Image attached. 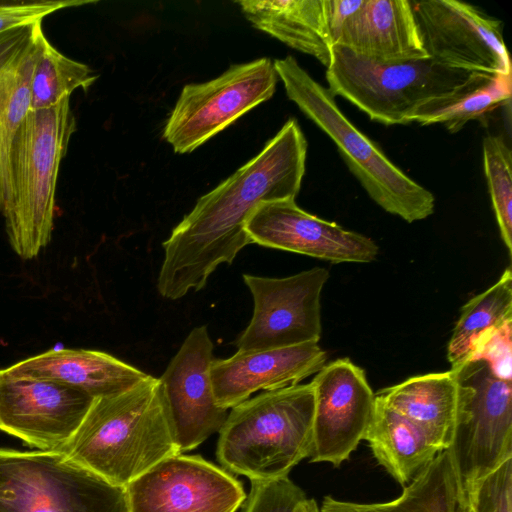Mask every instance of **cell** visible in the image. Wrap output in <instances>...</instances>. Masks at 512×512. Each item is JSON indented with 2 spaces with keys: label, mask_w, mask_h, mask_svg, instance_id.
<instances>
[{
  "label": "cell",
  "mask_w": 512,
  "mask_h": 512,
  "mask_svg": "<svg viewBox=\"0 0 512 512\" xmlns=\"http://www.w3.org/2000/svg\"><path fill=\"white\" fill-rule=\"evenodd\" d=\"M314 391L310 462L334 467L348 460L369 426L374 404L365 372L348 358L324 365L310 382Z\"/></svg>",
  "instance_id": "cell-14"
},
{
  "label": "cell",
  "mask_w": 512,
  "mask_h": 512,
  "mask_svg": "<svg viewBox=\"0 0 512 512\" xmlns=\"http://www.w3.org/2000/svg\"><path fill=\"white\" fill-rule=\"evenodd\" d=\"M278 75L269 58L231 66L204 83L183 87L163 136L176 153H190L255 106L270 99Z\"/></svg>",
  "instance_id": "cell-9"
},
{
  "label": "cell",
  "mask_w": 512,
  "mask_h": 512,
  "mask_svg": "<svg viewBox=\"0 0 512 512\" xmlns=\"http://www.w3.org/2000/svg\"><path fill=\"white\" fill-rule=\"evenodd\" d=\"M362 0H324L332 46L336 44L346 20L360 7Z\"/></svg>",
  "instance_id": "cell-33"
},
{
  "label": "cell",
  "mask_w": 512,
  "mask_h": 512,
  "mask_svg": "<svg viewBox=\"0 0 512 512\" xmlns=\"http://www.w3.org/2000/svg\"><path fill=\"white\" fill-rule=\"evenodd\" d=\"M306 499L304 491L288 476L251 481L242 512H297Z\"/></svg>",
  "instance_id": "cell-29"
},
{
  "label": "cell",
  "mask_w": 512,
  "mask_h": 512,
  "mask_svg": "<svg viewBox=\"0 0 512 512\" xmlns=\"http://www.w3.org/2000/svg\"><path fill=\"white\" fill-rule=\"evenodd\" d=\"M297 512H320L319 506L314 499H306L300 504Z\"/></svg>",
  "instance_id": "cell-34"
},
{
  "label": "cell",
  "mask_w": 512,
  "mask_h": 512,
  "mask_svg": "<svg viewBox=\"0 0 512 512\" xmlns=\"http://www.w3.org/2000/svg\"><path fill=\"white\" fill-rule=\"evenodd\" d=\"M125 491L128 512H236L247 496L224 468L182 453L159 461Z\"/></svg>",
  "instance_id": "cell-12"
},
{
  "label": "cell",
  "mask_w": 512,
  "mask_h": 512,
  "mask_svg": "<svg viewBox=\"0 0 512 512\" xmlns=\"http://www.w3.org/2000/svg\"><path fill=\"white\" fill-rule=\"evenodd\" d=\"M473 512H512V458L470 491Z\"/></svg>",
  "instance_id": "cell-30"
},
{
  "label": "cell",
  "mask_w": 512,
  "mask_h": 512,
  "mask_svg": "<svg viewBox=\"0 0 512 512\" xmlns=\"http://www.w3.org/2000/svg\"><path fill=\"white\" fill-rule=\"evenodd\" d=\"M375 395L419 427L440 452L451 446L458 404L452 369L408 378Z\"/></svg>",
  "instance_id": "cell-21"
},
{
  "label": "cell",
  "mask_w": 512,
  "mask_h": 512,
  "mask_svg": "<svg viewBox=\"0 0 512 512\" xmlns=\"http://www.w3.org/2000/svg\"><path fill=\"white\" fill-rule=\"evenodd\" d=\"M45 34L42 21L0 33V213L10 199V154L31 107V80Z\"/></svg>",
  "instance_id": "cell-18"
},
{
  "label": "cell",
  "mask_w": 512,
  "mask_h": 512,
  "mask_svg": "<svg viewBox=\"0 0 512 512\" xmlns=\"http://www.w3.org/2000/svg\"><path fill=\"white\" fill-rule=\"evenodd\" d=\"M512 323V273L508 267L499 280L471 298L460 311L447 346L451 369L465 362L472 344L484 333Z\"/></svg>",
  "instance_id": "cell-26"
},
{
  "label": "cell",
  "mask_w": 512,
  "mask_h": 512,
  "mask_svg": "<svg viewBox=\"0 0 512 512\" xmlns=\"http://www.w3.org/2000/svg\"><path fill=\"white\" fill-rule=\"evenodd\" d=\"M245 230L252 243L332 263H368L379 252L371 238L304 211L295 199L261 203Z\"/></svg>",
  "instance_id": "cell-16"
},
{
  "label": "cell",
  "mask_w": 512,
  "mask_h": 512,
  "mask_svg": "<svg viewBox=\"0 0 512 512\" xmlns=\"http://www.w3.org/2000/svg\"><path fill=\"white\" fill-rule=\"evenodd\" d=\"M320 512H473L470 494L458 477L448 449L437 456L388 502L356 503L326 496Z\"/></svg>",
  "instance_id": "cell-22"
},
{
  "label": "cell",
  "mask_w": 512,
  "mask_h": 512,
  "mask_svg": "<svg viewBox=\"0 0 512 512\" xmlns=\"http://www.w3.org/2000/svg\"><path fill=\"white\" fill-rule=\"evenodd\" d=\"M307 141L291 118L254 158L200 197L163 243L157 289L177 300L205 287L251 240L245 226L263 202L295 199L305 174Z\"/></svg>",
  "instance_id": "cell-1"
},
{
  "label": "cell",
  "mask_w": 512,
  "mask_h": 512,
  "mask_svg": "<svg viewBox=\"0 0 512 512\" xmlns=\"http://www.w3.org/2000/svg\"><path fill=\"white\" fill-rule=\"evenodd\" d=\"M364 440L378 463L403 486L440 453L419 427L376 395Z\"/></svg>",
  "instance_id": "cell-24"
},
{
  "label": "cell",
  "mask_w": 512,
  "mask_h": 512,
  "mask_svg": "<svg viewBox=\"0 0 512 512\" xmlns=\"http://www.w3.org/2000/svg\"><path fill=\"white\" fill-rule=\"evenodd\" d=\"M314 405L308 383L264 391L234 406L219 431L218 461L250 481L288 476L310 455Z\"/></svg>",
  "instance_id": "cell-4"
},
{
  "label": "cell",
  "mask_w": 512,
  "mask_h": 512,
  "mask_svg": "<svg viewBox=\"0 0 512 512\" xmlns=\"http://www.w3.org/2000/svg\"><path fill=\"white\" fill-rule=\"evenodd\" d=\"M94 0H39L0 2V33L26 26L59 10L93 4Z\"/></svg>",
  "instance_id": "cell-32"
},
{
  "label": "cell",
  "mask_w": 512,
  "mask_h": 512,
  "mask_svg": "<svg viewBox=\"0 0 512 512\" xmlns=\"http://www.w3.org/2000/svg\"><path fill=\"white\" fill-rule=\"evenodd\" d=\"M318 342L257 351L236 352L227 359H214L211 380L217 404L230 409L257 391H272L292 385L315 373L326 362Z\"/></svg>",
  "instance_id": "cell-17"
},
{
  "label": "cell",
  "mask_w": 512,
  "mask_h": 512,
  "mask_svg": "<svg viewBox=\"0 0 512 512\" xmlns=\"http://www.w3.org/2000/svg\"><path fill=\"white\" fill-rule=\"evenodd\" d=\"M454 371L457 421L448 448L463 488L479 481L512 458L511 380L496 376L482 360L462 363Z\"/></svg>",
  "instance_id": "cell-8"
},
{
  "label": "cell",
  "mask_w": 512,
  "mask_h": 512,
  "mask_svg": "<svg viewBox=\"0 0 512 512\" xmlns=\"http://www.w3.org/2000/svg\"><path fill=\"white\" fill-rule=\"evenodd\" d=\"M336 44L378 62L428 57L409 0H362Z\"/></svg>",
  "instance_id": "cell-20"
},
{
  "label": "cell",
  "mask_w": 512,
  "mask_h": 512,
  "mask_svg": "<svg viewBox=\"0 0 512 512\" xmlns=\"http://www.w3.org/2000/svg\"><path fill=\"white\" fill-rule=\"evenodd\" d=\"M93 400L60 383L0 370V430L42 451L62 452Z\"/></svg>",
  "instance_id": "cell-15"
},
{
  "label": "cell",
  "mask_w": 512,
  "mask_h": 512,
  "mask_svg": "<svg viewBox=\"0 0 512 512\" xmlns=\"http://www.w3.org/2000/svg\"><path fill=\"white\" fill-rule=\"evenodd\" d=\"M511 334L512 323L484 333L472 344L465 362L482 360L489 364L496 376L511 380Z\"/></svg>",
  "instance_id": "cell-31"
},
{
  "label": "cell",
  "mask_w": 512,
  "mask_h": 512,
  "mask_svg": "<svg viewBox=\"0 0 512 512\" xmlns=\"http://www.w3.org/2000/svg\"><path fill=\"white\" fill-rule=\"evenodd\" d=\"M483 167L502 241L512 255L511 150L501 136L483 139Z\"/></svg>",
  "instance_id": "cell-28"
},
{
  "label": "cell",
  "mask_w": 512,
  "mask_h": 512,
  "mask_svg": "<svg viewBox=\"0 0 512 512\" xmlns=\"http://www.w3.org/2000/svg\"><path fill=\"white\" fill-rule=\"evenodd\" d=\"M75 131L65 98L51 108L30 110L15 134L11 194L1 214L9 244L23 260L35 258L51 240L59 167Z\"/></svg>",
  "instance_id": "cell-3"
},
{
  "label": "cell",
  "mask_w": 512,
  "mask_h": 512,
  "mask_svg": "<svg viewBox=\"0 0 512 512\" xmlns=\"http://www.w3.org/2000/svg\"><path fill=\"white\" fill-rule=\"evenodd\" d=\"M0 512H128L125 487L57 451L0 449Z\"/></svg>",
  "instance_id": "cell-7"
},
{
  "label": "cell",
  "mask_w": 512,
  "mask_h": 512,
  "mask_svg": "<svg viewBox=\"0 0 512 512\" xmlns=\"http://www.w3.org/2000/svg\"><path fill=\"white\" fill-rule=\"evenodd\" d=\"M62 452L121 487L164 458L179 453L159 378L148 374L126 391L95 398Z\"/></svg>",
  "instance_id": "cell-2"
},
{
  "label": "cell",
  "mask_w": 512,
  "mask_h": 512,
  "mask_svg": "<svg viewBox=\"0 0 512 512\" xmlns=\"http://www.w3.org/2000/svg\"><path fill=\"white\" fill-rule=\"evenodd\" d=\"M475 74L430 57L378 62L335 44L326 80L334 96L345 98L371 120L396 125L408 124L409 115L421 103L454 91Z\"/></svg>",
  "instance_id": "cell-6"
},
{
  "label": "cell",
  "mask_w": 512,
  "mask_h": 512,
  "mask_svg": "<svg viewBox=\"0 0 512 512\" xmlns=\"http://www.w3.org/2000/svg\"><path fill=\"white\" fill-rule=\"evenodd\" d=\"M511 75L477 73L466 84L421 103L407 123L442 124L450 133L484 117L511 98Z\"/></svg>",
  "instance_id": "cell-25"
},
{
  "label": "cell",
  "mask_w": 512,
  "mask_h": 512,
  "mask_svg": "<svg viewBox=\"0 0 512 512\" xmlns=\"http://www.w3.org/2000/svg\"><path fill=\"white\" fill-rule=\"evenodd\" d=\"M97 78L89 66L59 52L45 36L32 74L30 110L51 108L76 89L88 90Z\"/></svg>",
  "instance_id": "cell-27"
},
{
  "label": "cell",
  "mask_w": 512,
  "mask_h": 512,
  "mask_svg": "<svg viewBox=\"0 0 512 512\" xmlns=\"http://www.w3.org/2000/svg\"><path fill=\"white\" fill-rule=\"evenodd\" d=\"M2 370L11 377L60 383L94 399L126 391L148 376L106 352L67 348L43 352Z\"/></svg>",
  "instance_id": "cell-19"
},
{
  "label": "cell",
  "mask_w": 512,
  "mask_h": 512,
  "mask_svg": "<svg viewBox=\"0 0 512 512\" xmlns=\"http://www.w3.org/2000/svg\"><path fill=\"white\" fill-rule=\"evenodd\" d=\"M329 271L315 267L284 278L243 274L253 297L252 318L235 341L238 352L318 342L321 292Z\"/></svg>",
  "instance_id": "cell-10"
},
{
  "label": "cell",
  "mask_w": 512,
  "mask_h": 512,
  "mask_svg": "<svg viewBox=\"0 0 512 512\" xmlns=\"http://www.w3.org/2000/svg\"><path fill=\"white\" fill-rule=\"evenodd\" d=\"M273 64L288 98L334 142L349 170L374 202L408 223L433 214L434 195L405 174L345 116L328 88L313 79L291 56Z\"/></svg>",
  "instance_id": "cell-5"
},
{
  "label": "cell",
  "mask_w": 512,
  "mask_h": 512,
  "mask_svg": "<svg viewBox=\"0 0 512 512\" xmlns=\"http://www.w3.org/2000/svg\"><path fill=\"white\" fill-rule=\"evenodd\" d=\"M237 4L255 28L328 68L332 42L324 0H242Z\"/></svg>",
  "instance_id": "cell-23"
},
{
  "label": "cell",
  "mask_w": 512,
  "mask_h": 512,
  "mask_svg": "<svg viewBox=\"0 0 512 512\" xmlns=\"http://www.w3.org/2000/svg\"><path fill=\"white\" fill-rule=\"evenodd\" d=\"M423 48L447 67L511 75L502 22L457 0L411 1Z\"/></svg>",
  "instance_id": "cell-11"
},
{
  "label": "cell",
  "mask_w": 512,
  "mask_h": 512,
  "mask_svg": "<svg viewBox=\"0 0 512 512\" xmlns=\"http://www.w3.org/2000/svg\"><path fill=\"white\" fill-rule=\"evenodd\" d=\"M213 342L207 326L191 330L159 378L171 433L179 453L192 450L219 432L228 410L214 396Z\"/></svg>",
  "instance_id": "cell-13"
}]
</instances>
